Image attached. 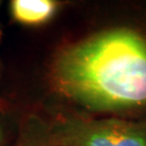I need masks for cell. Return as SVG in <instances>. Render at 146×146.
I'll list each match as a JSON object with an SVG mask.
<instances>
[{"label": "cell", "instance_id": "3", "mask_svg": "<svg viewBox=\"0 0 146 146\" xmlns=\"http://www.w3.org/2000/svg\"><path fill=\"white\" fill-rule=\"evenodd\" d=\"M59 3L54 0H13L10 5L14 21L25 26H40L56 14Z\"/></svg>", "mask_w": 146, "mask_h": 146}, {"label": "cell", "instance_id": "4", "mask_svg": "<svg viewBox=\"0 0 146 146\" xmlns=\"http://www.w3.org/2000/svg\"><path fill=\"white\" fill-rule=\"evenodd\" d=\"M34 146H49L48 141V137L46 136V138L44 139H42V141H40L39 143L35 144Z\"/></svg>", "mask_w": 146, "mask_h": 146}, {"label": "cell", "instance_id": "6", "mask_svg": "<svg viewBox=\"0 0 146 146\" xmlns=\"http://www.w3.org/2000/svg\"><path fill=\"white\" fill-rule=\"evenodd\" d=\"M0 35H1V31H0Z\"/></svg>", "mask_w": 146, "mask_h": 146}, {"label": "cell", "instance_id": "1", "mask_svg": "<svg viewBox=\"0 0 146 146\" xmlns=\"http://www.w3.org/2000/svg\"><path fill=\"white\" fill-rule=\"evenodd\" d=\"M50 80L61 96L97 112L146 106V39L126 28L100 31L54 58Z\"/></svg>", "mask_w": 146, "mask_h": 146}, {"label": "cell", "instance_id": "2", "mask_svg": "<svg viewBox=\"0 0 146 146\" xmlns=\"http://www.w3.org/2000/svg\"><path fill=\"white\" fill-rule=\"evenodd\" d=\"M46 136L49 146H146V122L68 119Z\"/></svg>", "mask_w": 146, "mask_h": 146}, {"label": "cell", "instance_id": "5", "mask_svg": "<svg viewBox=\"0 0 146 146\" xmlns=\"http://www.w3.org/2000/svg\"><path fill=\"white\" fill-rule=\"evenodd\" d=\"M2 138H3V133H2L1 127H0V142H1V141H2Z\"/></svg>", "mask_w": 146, "mask_h": 146}]
</instances>
